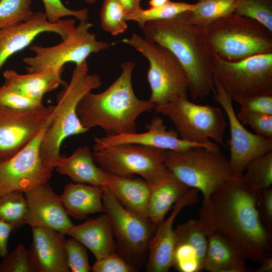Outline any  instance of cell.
<instances>
[{
  "mask_svg": "<svg viewBox=\"0 0 272 272\" xmlns=\"http://www.w3.org/2000/svg\"><path fill=\"white\" fill-rule=\"evenodd\" d=\"M261 191L244 174L234 176L202 202L199 212L205 229L221 235L245 259L257 263L272 256L271 230L258 210Z\"/></svg>",
  "mask_w": 272,
  "mask_h": 272,
  "instance_id": "1",
  "label": "cell"
},
{
  "mask_svg": "<svg viewBox=\"0 0 272 272\" xmlns=\"http://www.w3.org/2000/svg\"><path fill=\"white\" fill-rule=\"evenodd\" d=\"M186 13L168 20L147 22L141 29L146 39L174 55L187 74L191 98L202 99L215 91L212 67L215 53L207 29L189 23Z\"/></svg>",
  "mask_w": 272,
  "mask_h": 272,
  "instance_id": "2",
  "label": "cell"
},
{
  "mask_svg": "<svg viewBox=\"0 0 272 272\" xmlns=\"http://www.w3.org/2000/svg\"><path fill=\"white\" fill-rule=\"evenodd\" d=\"M135 65L130 61L121 63L120 75L106 89L99 93L89 92L82 98L77 114L84 127L89 130L98 127L109 135L136 132L139 116L155 105L135 94L132 84Z\"/></svg>",
  "mask_w": 272,
  "mask_h": 272,
  "instance_id": "3",
  "label": "cell"
},
{
  "mask_svg": "<svg viewBox=\"0 0 272 272\" xmlns=\"http://www.w3.org/2000/svg\"><path fill=\"white\" fill-rule=\"evenodd\" d=\"M101 84L98 75L89 73L87 60L76 65L69 83L57 96L52 120L41 141V156L48 167L54 170L61 155V145L66 139L89 130L78 117L77 107L87 93L99 88Z\"/></svg>",
  "mask_w": 272,
  "mask_h": 272,
  "instance_id": "4",
  "label": "cell"
},
{
  "mask_svg": "<svg viewBox=\"0 0 272 272\" xmlns=\"http://www.w3.org/2000/svg\"><path fill=\"white\" fill-rule=\"evenodd\" d=\"M207 32L215 53L228 61L272 52V32L248 17L232 14L214 22Z\"/></svg>",
  "mask_w": 272,
  "mask_h": 272,
  "instance_id": "5",
  "label": "cell"
},
{
  "mask_svg": "<svg viewBox=\"0 0 272 272\" xmlns=\"http://www.w3.org/2000/svg\"><path fill=\"white\" fill-rule=\"evenodd\" d=\"M154 109L170 119L182 140L217 151H221L219 144L226 147L224 138L228 121L219 107L180 98Z\"/></svg>",
  "mask_w": 272,
  "mask_h": 272,
  "instance_id": "6",
  "label": "cell"
},
{
  "mask_svg": "<svg viewBox=\"0 0 272 272\" xmlns=\"http://www.w3.org/2000/svg\"><path fill=\"white\" fill-rule=\"evenodd\" d=\"M164 163L183 184L201 192L204 202L217 188L234 176L228 159L221 151L202 146L167 151Z\"/></svg>",
  "mask_w": 272,
  "mask_h": 272,
  "instance_id": "7",
  "label": "cell"
},
{
  "mask_svg": "<svg viewBox=\"0 0 272 272\" xmlns=\"http://www.w3.org/2000/svg\"><path fill=\"white\" fill-rule=\"evenodd\" d=\"M122 42L135 48L148 60L147 79L151 92L149 100L155 106L177 98H187L189 82L187 74L171 51L134 33L124 38Z\"/></svg>",
  "mask_w": 272,
  "mask_h": 272,
  "instance_id": "8",
  "label": "cell"
},
{
  "mask_svg": "<svg viewBox=\"0 0 272 272\" xmlns=\"http://www.w3.org/2000/svg\"><path fill=\"white\" fill-rule=\"evenodd\" d=\"M214 80L232 101L272 94V52L230 61L215 54L212 67Z\"/></svg>",
  "mask_w": 272,
  "mask_h": 272,
  "instance_id": "9",
  "label": "cell"
},
{
  "mask_svg": "<svg viewBox=\"0 0 272 272\" xmlns=\"http://www.w3.org/2000/svg\"><path fill=\"white\" fill-rule=\"evenodd\" d=\"M93 24L88 20L80 21L72 31L58 44L52 46L34 44L29 49L34 55L23 58L28 73L45 70H63L67 63L79 65L93 53L106 50L111 44L97 39L90 29Z\"/></svg>",
  "mask_w": 272,
  "mask_h": 272,
  "instance_id": "10",
  "label": "cell"
},
{
  "mask_svg": "<svg viewBox=\"0 0 272 272\" xmlns=\"http://www.w3.org/2000/svg\"><path fill=\"white\" fill-rule=\"evenodd\" d=\"M101 188L104 213L110 221L117 250L136 266L148 254L150 241L157 226L126 209L106 187Z\"/></svg>",
  "mask_w": 272,
  "mask_h": 272,
  "instance_id": "11",
  "label": "cell"
},
{
  "mask_svg": "<svg viewBox=\"0 0 272 272\" xmlns=\"http://www.w3.org/2000/svg\"><path fill=\"white\" fill-rule=\"evenodd\" d=\"M167 151L142 145L125 143L94 151V160L107 173L122 176L138 175L150 182L167 168Z\"/></svg>",
  "mask_w": 272,
  "mask_h": 272,
  "instance_id": "12",
  "label": "cell"
},
{
  "mask_svg": "<svg viewBox=\"0 0 272 272\" xmlns=\"http://www.w3.org/2000/svg\"><path fill=\"white\" fill-rule=\"evenodd\" d=\"M46 126L23 149L0 161V197L13 192L24 193L51 178L53 169L44 163L40 146Z\"/></svg>",
  "mask_w": 272,
  "mask_h": 272,
  "instance_id": "13",
  "label": "cell"
},
{
  "mask_svg": "<svg viewBox=\"0 0 272 272\" xmlns=\"http://www.w3.org/2000/svg\"><path fill=\"white\" fill-rule=\"evenodd\" d=\"M54 106L17 110L0 104V161L9 159L49 125Z\"/></svg>",
  "mask_w": 272,
  "mask_h": 272,
  "instance_id": "14",
  "label": "cell"
},
{
  "mask_svg": "<svg viewBox=\"0 0 272 272\" xmlns=\"http://www.w3.org/2000/svg\"><path fill=\"white\" fill-rule=\"evenodd\" d=\"M214 82L213 99L224 110L229 125V162L234 175H239L250 160L272 150V139L248 130L238 118L231 97L217 81Z\"/></svg>",
  "mask_w": 272,
  "mask_h": 272,
  "instance_id": "15",
  "label": "cell"
},
{
  "mask_svg": "<svg viewBox=\"0 0 272 272\" xmlns=\"http://www.w3.org/2000/svg\"><path fill=\"white\" fill-rule=\"evenodd\" d=\"M76 27L74 18L49 22L43 12H34L27 20L0 30V69L12 55L29 47L39 35L50 32L65 38Z\"/></svg>",
  "mask_w": 272,
  "mask_h": 272,
  "instance_id": "16",
  "label": "cell"
},
{
  "mask_svg": "<svg viewBox=\"0 0 272 272\" xmlns=\"http://www.w3.org/2000/svg\"><path fill=\"white\" fill-rule=\"evenodd\" d=\"M27 205L26 224L66 235L74 225L62 204L60 195L45 183L24 193Z\"/></svg>",
  "mask_w": 272,
  "mask_h": 272,
  "instance_id": "17",
  "label": "cell"
},
{
  "mask_svg": "<svg viewBox=\"0 0 272 272\" xmlns=\"http://www.w3.org/2000/svg\"><path fill=\"white\" fill-rule=\"evenodd\" d=\"M198 191L189 188L175 203L169 216L157 226L149 245L147 271L167 272L173 267L175 246L174 221L183 208L198 202Z\"/></svg>",
  "mask_w": 272,
  "mask_h": 272,
  "instance_id": "18",
  "label": "cell"
},
{
  "mask_svg": "<svg viewBox=\"0 0 272 272\" xmlns=\"http://www.w3.org/2000/svg\"><path fill=\"white\" fill-rule=\"evenodd\" d=\"M125 143L142 145L173 151H184L196 146L203 147L182 140L176 130L167 129L162 118L155 116L147 125L146 131L106 134L103 137H95L93 149L94 151H98L111 146Z\"/></svg>",
  "mask_w": 272,
  "mask_h": 272,
  "instance_id": "19",
  "label": "cell"
},
{
  "mask_svg": "<svg viewBox=\"0 0 272 272\" xmlns=\"http://www.w3.org/2000/svg\"><path fill=\"white\" fill-rule=\"evenodd\" d=\"M29 250L36 272H69L65 234L48 228L32 227Z\"/></svg>",
  "mask_w": 272,
  "mask_h": 272,
  "instance_id": "20",
  "label": "cell"
},
{
  "mask_svg": "<svg viewBox=\"0 0 272 272\" xmlns=\"http://www.w3.org/2000/svg\"><path fill=\"white\" fill-rule=\"evenodd\" d=\"M66 235L90 250L96 260L117 250L113 229L105 213L95 218L88 219L81 224L74 225Z\"/></svg>",
  "mask_w": 272,
  "mask_h": 272,
  "instance_id": "21",
  "label": "cell"
},
{
  "mask_svg": "<svg viewBox=\"0 0 272 272\" xmlns=\"http://www.w3.org/2000/svg\"><path fill=\"white\" fill-rule=\"evenodd\" d=\"M148 183L150 187L148 218L157 226L189 188L167 168L156 178Z\"/></svg>",
  "mask_w": 272,
  "mask_h": 272,
  "instance_id": "22",
  "label": "cell"
},
{
  "mask_svg": "<svg viewBox=\"0 0 272 272\" xmlns=\"http://www.w3.org/2000/svg\"><path fill=\"white\" fill-rule=\"evenodd\" d=\"M63 71L45 70L20 74L9 69L3 73L4 84L25 96L43 100L46 93L67 84L61 77Z\"/></svg>",
  "mask_w": 272,
  "mask_h": 272,
  "instance_id": "23",
  "label": "cell"
},
{
  "mask_svg": "<svg viewBox=\"0 0 272 272\" xmlns=\"http://www.w3.org/2000/svg\"><path fill=\"white\" fill-rule=\"evenodd\" d=\"M54 169L75 183L103 187L107 181V172L95 164L92 152L87 146L78 148L68 157L60 155Z\"/></svg>",
  "mask_w": 272,
  "mask_h": 272,
  "instance_id": "24",
  "label": "cell"
},
{
  "mask_svg": "<svg viewBox=\"0 0 272 272\" xmlns=\"http://www.w3.org/2000/svg\"><path fill=\"white\" fill-rule=\"evenodd\" d=\"M104 187L126 209L144 219H149L148 208L150 187L145 180L107 173Z\"/></svg>",
  "mask_w": 272,
  "mask_h": 272,
  "instance_id": "25",
  "label": "cell"
},
{
  "mask_svg": "<svg viewBox=\"0 0 272 272\" xmlns=\"http://www.w3.org/2000/svg\"><path fill=\"white\" fill-rule=\"evenodd\" d=\"M205 230L207 235L208 248L204 270L210 272L251 271L245 259L225 238L214 231Z\"/></svg>",
  "mask_w": 272,
  "mask_h": 272,
  "instance_id": "26",
  "label": "cell"
},
{
  "mask_svg": "<svg viewBox=\"0 0 272 272\" xmlns=\"http://www.w3.org/2000/svg\"><path fill=\"white\" fill-rule=\"evenodd\" d=\"M60 195L67 214L76 219L83 220L90 214L104 212L100 186L70 182Z\"/></svg>",
  "mask_w": 272,
  "mask_h": 272,
  "instance_id": "27",
  "label": "cell"
},
{
  "mask_svg": "<svg viewBox=\"0 0 272 272\" xmlns=\"http://www.w3.org/2000/svg\"><path fill=\"white\" fill-rule=\"evenodd\" d=\"M236 0H197L186 13L190 23L207 29L214 22L234 13Z\"/></svg>",
  "mask_w": 272,
  "mask_h": 272,
  "instance_id": "28",
  "label": "cell"
},
{
  "mask_svg": "<svg viewBox=\"0 0 272 272\" xmlns=\"http://www.w3.org/2000/svg\"><path fill=\"white\" fill-rule=\"evenodd\" d=\"M194 4L184 2H174L169 1L164 5L143 9L126 14L125 20L136 22L142 28L145 24L150 21L168 20L174 18L183 13L191 11Z\"/></svg>",
  "mask_w": 272,
  "mask_h": 272,
  "instance_id": "29",
  "label": "cell"
},
{
  "mask_svg": "<svg viewBox=\"0 0 272 272\" xmlns=\"http://www.w3.org/2000/svg\"><path fill=\"white\" fill-rule=\"evenodd\" d=\"M27 213L23 192H13L0 197V220L11 225L13 232L26 224Z\"/></svg>",
  "mask_w": 272,
  "mask_h": 272,
  "instance_id": "30",
  "label": "cell"
},
{
  "mask_svg": "<svg viewBox=\"0 0 272 272\" xmlns=\"http://www.w3.org/2000/svg\"><path fill=\"white\" fill-rule=\"evenodd\" d=\"M244 175L255 186L263 190L272 184V150L257 156L246 164Z\"/></svg>",
  "mask_w": 272,
  "mask_h": 272,
  "instance_id": "31",
  "label": "cell"
},
{
  "mask_svg": "<svg viewBox=\"0 0 272 272\" xmlns=\"http://www.w3.org/2000/svg\"><path fill=\"white\" fill-rule=\"evenodd\" d=\"M125 15L119 0H104L100 12L101 27L114 36L123 33L127 28Z\"/></svg>",
  "mask_w": 272,
  "mask_h": 272,
  "instance_id": "32",
  "label": "cell"
},
{
  "mask_svg": "<svg viewBox=\"0 0 272 272\" xmlns=\"http://www.w3.org/2000/svg\"><path fill=\"white\" fill-rule=\"evenodd\" d=\"M234 14L254 19L272 32V0H236Z\"/></svg>",
  "mask_w": 272,
  "mask_h": 272,
  "instance_id": "33",
  "label": "cell"
},
{
  "mask_svg": "<svg viewBox=\"0 0 272 272\" xmlns=\"http://www.w3.org/2000/svg\"><path fill=\"white\" fill-rule=\"evenodd\" d=\"M32 0H0V30L28 20L34 13Z\"/></svg>",
  "mask_w": 272,
  "mask_h": 272,
  "instance_id": "34",
  "label": "cell"
},
{
  "mask_svg": "<svg viewBox=\"0 0 272 272\" xmlns=\"http://www.w3.org/2000/svg\"><path fill=\"white\" fill-rule=\"evenodd\" d=\"M0 272H36L29 250L20 244L3 258Z\"/></svg>",
  "mask_w": 272,
  "mask_h": 272,
  "instance_id": "35",
  "label": "cell"
},
{
  "mask_svg": "<svg viewBox=\"0 0 272 272\" xmlns=\"http://www.w3.org/2000/svg\"><path fill=\"white\" fill-rule=\"evenodd\" d=\"M67 261L72 272H89L92 270L87 248L79 241L71 237L65 241Z\"/></svg>",
  "mask_w": 272,
  "mask_h": 272,
  "instance_id": "36",
  "label": "cell"
},
{
  "mask_svg": "<svg viewBox=\"0 0 272 272\" xmlns=\"http://www.w3.org/2000/svg\"><path fill=\"white\" fill-rule=\"evenodd\" d=\"M44 14L47 20L51 23L57 22L65 17L75 18L80 21L88 20L89 10L87 8L73 10L66 8L61 0H42Z\"/></svg>",
  "mask_w": 272,
  "mask_h": 272,
  "instance_id": "37",
  "label": "cell"
},
{
  "mask_svg": "<svg viewBox=\"0 0 272 272\" xmlns=\"http://www.w3.org/2000/svg\"><path fill=\"white\" fill-rule=\"evenodd\" d=\"M236 115L241 123L249 126L255 133L272 139V115L241 110Z\"/></svg>",
  "mask_w": 272,
  "mask_h": 272,
  "instance_id": "38",
  "label": "cell"
},
{
  "mask_svg": "<svg viewBox=\"0 0 272 272\" xmlns=\"http://www.w3.org/2000/svg\"><path fill=\"white\" fill-rule=\"evenodd\" d=\"M43 100L21 95L5 84L0 86V104L17 110H30L44 106Z\"/></svg>",
  "mask_w": 272,
  "mask_h": 272,
  "instance_id": "39",
  "label": "cell"
},
{
  "mask_svg": "<svg viewBox=\"0 0 272 272\" xmlns=\"http://www.w3.org/2000/svg\"><path fill=\"white\" fill-rule=\"evenodd\" d=\"M138 270L116 252L96 260L92 266L93 272H135Z\"/></svg>",
  "mask_w": 272,
  "mask_h": 272,
  "instance_id": "40",
  "label": "cell"
},
{
  "mask_svg": "<svg viewBox=\"0 0 272 272\" xmlns=\"http://www.w3.org/2000/svg\"><path fill=\"white\" fill-rule=\"evenodd\" d=\"M240 110L272 115V94H261L246 98L236 102Z\"/></svg>",
  "mask_w": 272,
  "mask_h": 272,
  "instance_id": "41",
  "label": "cell"
},
{
  "mask_svg": "<svg viewBox=\"0 0 272 272\" xmlns=\"http://www.w3.org/2000/svg\"><path fill=\"white\" fill-rule=\"evenodd\" d=\"M260 218L270 230H272V187L262 190L258 202Z\"/></svg>",
  "mask_w": 272,
  "mask_h": 272,
  "instance_id": "42",
  "label": "cell"
},
{
  "mask_svg": "<svg viewBox=\"0 0 272 272\" xmlns=\"http://www.w3.org/2000/svg\"><path fill=\"white\" fill-rule=\"evenodd\" d=\"M13 227L0 220V257L4 258L8 253V244Z\"/></svg>",
  "mask_w": 272,
  "mask_h": 272,
  "instance_id": "43",
  "label": "cell"
},
{
  "mask_svg": "<svg viewBox=\"0 0 272 272\" xmlns=\"http://www.w3.org/2000/svg\"><path fill=\"white\" fill-rule=\"evenodd\" d=\"M123 6L126 15L142 9L141 0H119Z\"/></svg>",
  "mask_w": 272,
  "mask_h": 272,
  "instance_id": "44",
  "label": "cell"
},
{
  "mask_svg": "<svg viewBox=\"0 0 272 272\" xmlns=\"http://www.w3.org/2000/svg\"><path fill=\"white\" fill-rule=\"evenodd\" d=\"M259 264V266L255 270V272L272 271V256L265 258Z\"/></svg>",
  "mask_w": 272,
  "mask_h": 272,
  "instance_id": "45",
  "label": "cell"
},
{
  "mask_svg": "<svg viewBox=\"0 0 272 272\" xmlns=\"http://www.w3.org/2000/svg\"><path fill=\"white\" fill-rule=\"evenodd\" d=\"M170 0H150L149 4L150 8H155L165 5Z\"/></svg>",
  "mask_w": 272,
  "mask_h": 272,
  "instance_id": "46",
  "label": "cell"
},
{
  "mask_svg": "<svg viewBox=\"0 0 272 272\" xmlns=\"http://www.w3.org/2000/svg\"><path fill=\"white\" fill-rule=\"evenodd\" d=\"M85 3L88 4H93L95 3L97 1V0H84Z\"/></svg>",
  "mask_w": 272,
  "mask_h": 272,
  "instance_id": "47",
  "label": "cell"
}]
</instances>
